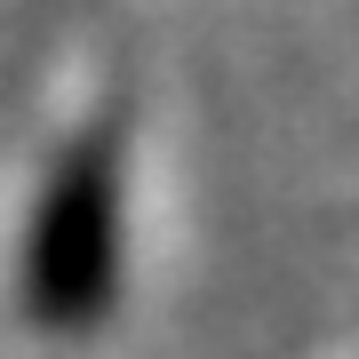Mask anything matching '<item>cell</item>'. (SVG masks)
Wrapping results in <instances>:
<instances>
[{"mask_svg":"<svg viewBox=\"0 0 359 359\" xmlns=\"http://www.w3.org/2000/svg\"><path fill=\"white\" fill-rule=\"evenodd\" d=\"M128 280V120H88L48 160L16 248V311L40 335H96Z\"/></svg>","mask_w":359,"mask_h":359,"instance_id":"1","label":"cell"}]
</instances>
